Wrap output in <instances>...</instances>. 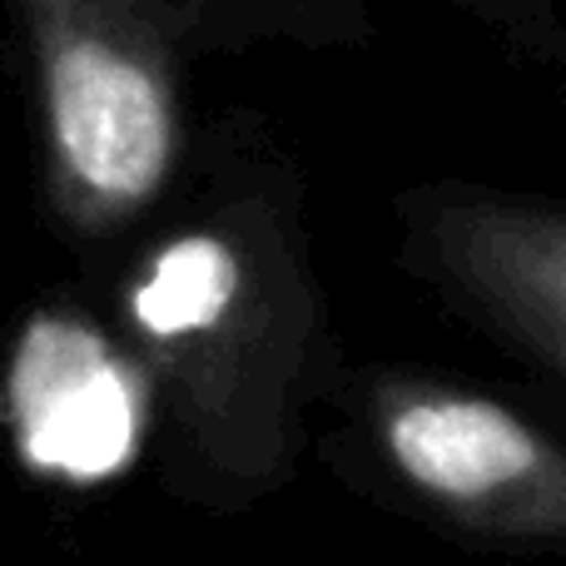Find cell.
Instances as JSON below:
<instances>
[{
	"label": "cell",
	"mask_w": 566,
	"mask_h": 566,
	"mask_svg": "<svg viewBox=\"0 0 566 566\" xmlns=\"http://www.w3.org/2000/svg\"><path fill=\"white\" fill-rule=\"evenodd\" d=\"M119 318L185 458L214 488L254 497L298 468L333 333L289 199H219L169 229L125 279Z\"/></svg>",
	"instance_id": "obj_1"
},
{
	"label": "cell",
	"mask_w": 566,
	"mask_h": 566,
	"mask_svg": "<svg viewBox=\"0 0 566 566\" xmlns=\"http://www.w3.org/2000/svg\"><path fill=\"white\" fill-rule=\"evenodd\" d=\"M368 428L418 502L507 547H552L566 532V458L517 408L422 373L368 388Z\"/></svg>",
	"instance_id": "obj_3"
},
{
	"label": "cell",
	"mask_w": 566,
	"mask_h": 566,
	"mask_svg": "<svg viewBox=\"0 0 566 566\" xmlns=\"http://www.w3.org/2000/svg\"><path fill=\"white\" fill-rule=\"evenodd\" d=\"M35 65L45 189L80 234H115L179 159V55L169 0H15Z\"/></svg>",
	"instance_id": "obj_2"
},
{
	"label": "cell",
	"mask_w": 566,
	"mask_h": 566,
	"mask_svg": "<svg viewBox=\"0 0 566 566\" xmlns=\"http://www.w3.org/2000/svg\"><path fill=\"white\" fill-rule=\"evenodd\" d=\"M408 264L542 378L566 373V214L552 199L432 189L408 199Z\"/></svg>",
	"instance_id": "obj_4"
}]
</instances>
